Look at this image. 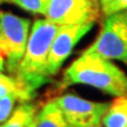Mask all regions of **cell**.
Segmentation results:
<instances>
[{
  "label": "cell",
  "instance_id": "6da1fadb",
  "mask_svg": "<svg viewBox=\"0 0 127 127\" xmlns=\"http://www.w3.org/2000/svg\"><path fill=\"white\" fill-rule=\"evenodd\" d=\"M87 85L112 96H127V74L111 59L98 53L84 52L63 74L60 90Z\"/></svg>",
  "mask_w": 127,
  "mask_h": 127
},
{
  "label": "cell",
  "instance_id": "7a4b0ae2",
  "mask_svg": "<svg viewBox=\"0 0 127 127\" xmlns=\"http://www.w3.org/2000/svg\"><path fill=\"white\" fill-rule=\"evenodd\" d=\"M59 25L50 19H36L31 26L26 50L23 59L14 73L20 85L28 92L36 94V91L52 80L47 74L46 65L51 45Z\"/></svg>",
  "mask_w": 127,
  "mask_h": 127
},
{
  "label": "cell",
  "instance_id": "3957f363",
  "mask_svg": "<svg viewBox=\"0 0 127 127\" xmlns=\"http://www.w3.org/2000/svg\"><path fill=\"white\" fill-rule=\"evenodd\" d=\"M31 20L7 11H0V52L5 71L14 75L23 59L31 32Z\"/></svg>",
  "mask_w": 127,
  "mask_h": 127
},
{
  "label": "cell",
  "instance_id": "277c9868",
  "mask_svg": "<svg viewBox=\"0 0 127 127\" xmlns=\"http://www.w3.org/2000/svg\"><path fill=\"white\" fill-rule=\"evenodd\" d=\"M85 51L119 60L127 66V9L105 15L98 36Z\"/></svg>",
  "mask_w": 127,
  "mask_h": 127
},
{
  "label": "cell",
  "instance_id": "5b68a950",
  "mask_svg": "<svg viewBox=\"0 0 127 127\" xmlns=\"http://www.w3.org/2000/svg\"><path fill=\"white\" fill-rule=\"evenodd\" d=\"M100 0H51L45 18L57 25H94L101 15Z\"/></svg>",
  "mask_w": 127,
  "mask_h": 127
},
{
  "label": "cell",
  "instance_id": "8992f818",
  "mask_svg": "<svg viewBox=\"0 0 127 127\" xmlns=\"http://www.w3.org/2000/svg\"><path fill=\"white\" fill-rule=\"evenodd\" d=\"M53 100L71 127L101 125L102 117L109 106V102L90 101L73 93L61 94Z\"/></svg>",
  "mask_w": 127,
  "mask_h": 127
},
{
  "label": "cell",
  "instance_id": "52a82bcc",
  "mask_svg": "<svg viewBox=\"0 0 127 127\" xmlns=\"http://www.w3.org/2000/svg\"><path fill=\"white\" fill-rule=\"evenodd\" d=\"M93 24L87 25H60L55 33L51 50L47 58L46 71L51 78H53L60 71L64 63L71 55L82 36H85L92 30Z\"/></svg>",
  "mask_w": 127,
  "mask_h": 127
},
{
  "label": "cell",
  "instance_id": "ba28073f",
  "mask_svg": "<svg viewBox=\"0 0 127 127\" xmlns=\"http://www.w3.org/2000/svg\"><path fill=\"white\" fill-rule=\"evenodd\" d=\"M35 127H71L54 100L46 102L35 115Z\"/></svg>",
  "mask_w": 127,
  "mask_h": 127
},
{
  "label": "cell",
  "instance_id": "9c48e42d",
  "mask_svg": "<svg viewBox=\"0 0 127 127\" xmlns=\"http://www.w3.org/2000/svg\"><path fill=\"white\" fill-rule=\"evenodd\" d=\"M101 125L104 127H127V96H115L109 102Z\"/></svg>",
  "mask_w": 127,
  "mask_h": 127
},
{
  "label": "cell",
  "instance_id": "30bf717a",
  "mask_svg": "<svg viewBox=\"0 0 127 127\" xmlns=\"http://www.w3.org/2000/svg\"><path fill=\"white\" fill-rule=\"evenodd\" d=\"M38 106L35 104H32L31 101L20 102L17 108L13 109L7 120L5 123L0 124L1 127H26L35 118L38 113Z\"/></svg>",
  "mask_w": 127,
  "mask_h": 127
},
{
  "label": "cell",
  "instance_id": "8fae6325",
  "mask_svg": "<svg viewBox=\"0 0 127 127\" xmlns=\"http://www.w3.org/2000/svg\"><path fill=\"white\" fill-rule=\"evenodd\" d=\"M50 1L51 0H9L11 4L18 6L19 8L32 14H41V15L46 14V9Z\"/></svg>",
  "mask_w": 127,
  "mask_h": 127
},
{
  "label": "cell",
  "instance_id": "7c38bea8",
  "mask_svg": "<svg viewBox=\"0 0 127 127\" xmlns=\"http://www.w3.org/2000/svg\"><path fill=\"white\" fill-rule=\"evenodd\" d=\"M100 5L104 15L127 9V0H100Z\"/></svg>",
  "mask_w": 127,
  "mask_h": 127
},
{
  "label": "cell",
  "instance_id": "4fadbf2b",
  "mask_svg": "<svg viewBox=\"0 0 127 127\" xmlns=\"http://www.w3.org/2000/svg\"><path fill=\"white\" fill-rule=\"evenodd\" d=\"M15 102H17V100L11 96L0 99V124L5 123L7 118L11 115V113L14 109Z\"/></svg>",
  "mask_w": 127,
  "mask_h": 127
},
{
  "label": "cell",
  "instance_id": "5bb4252c",
  "mask_svg": "<svg viewBox=\"0 0 127 127\" xmlns=\"http://www.w3.org/2000/svg\"><path fill=\"white\" fill-rule=\"evenodd\" d=\"M18 79L12 75V74H5L4 69H0V82H6V84H11V82H17Z\"/></svg>",
  "mask_w": 127,
  "mask_h": 127
},
{
  "label": "cell",
  "instance_id": "9a60e30c",
  "mask_svg": "<svg viewBox=\"0 0 127 127\" xmlns=\"http://www.w3.org/2000/svg\"><path fill=\"white\" fill-rule=\"evenodd\" d=\"M0 69H4L5 71V59L2 54H1V52H0Z\"/></svg>",
  "mask_w": 127,
  "mask_h": 127
},
{
  "label": "cell",
  "instance_id": "2e32d148",
  "mask_svg": "<svg viewBox=\"0 0 127 127\" xmlns=\"http://www.w3.org/2000/svg\"><path fill=\"white\" fill-rule=\"evenodd\" d=\"M26 127H35V118L33 119V120H32L31 123L28 124V125H27Z\"/></svg>",
  "mask_w": 127,
  "mask_h": 127
},
{
  "label": "cell",
  "instance_id": "e0dca14e",
  "mask_svg": "<svg viewBox=\"0 0 127 127\" xmlns=\"http://www.w3.org/2000/svg\"><path fill=\"white\" fill-rule=\"evenodd\" d=\"M5 2H9V0H0V5L5 4Z\"/></svg>",
  "mask_w": 127,
  "mask_h": 127
},
{
  "label": "cell",
  "instance_id": "ac0fdd59",
  "mask_svg": "<svg viewBox=\"0 0 127 127\" xmlns=\"http://www.w3.org/2000/svg\"><path fill=\"white\" fill-rule=\"evenodd\" d=\"M88 127H101V125H92V126H88Z\"/></svg>",
  "mask_w": 127,
  "mask_h": 127
},
{
  "label": "cell",
  "instance_id": "d6986e66",
  "mask_svg": "<svg viewBox=\"0 0 127 127\" xmlns=\"http://www.w3.org/2000/svg\"><path fill=\"white\" fill-rule=\"evenodd\" d=\"M0 127H1V126H0Z\"/></svg>",
  "mask_w": 127,
  "mask_h": 127
}]
</instances>
